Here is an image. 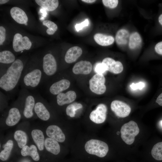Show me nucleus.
Segmentation results:
<instances>
[{
    "mask_svg": "<svg viewBox=\"0 0 162 162\" xmlns=\"http://www.w3.org/2000/svg\"><path fill=\"white\" fill-rule=\"evenodd\" d=\"M76 97V93L74 91L70 90L65 93L62 92L56 95V103L59 106H62L73 102Z\"/></svg>",
    "mask_w": 162,
    "mask_h": 162,
    "instance_id": "obj_16",
    "label": "nucleus"
},
{
    "mask_svg": "<svg viewBox=\"0 0 162 162\" xmlns=\"http://www.w3.org/2000/svg\"><path fill=\"white\" fill-rule=\"evenodd\" d=\"M37 4L48 11H52L58 7L59 2L57 0H35Z\"/></svg>",
    "mask_w": 162,
    "mask_h": 162,
    "instance_id": "obj_25",
    "label": "nucleus"
},
{
    "mask_svg": "<svg viewBox=\"0 0 162 162\" xmlns=\"http://www.w3.org/2000/svg\"><path fill=\"white\" fill-rule=\"evenodd\" d=\"M107 111V107L105 104H99L91 112L89 116L90 121L96 124L103 123L106 120Z\"/></svg>",
    "mask_w": 162,
    "mask_h": 162,
    "instance_id": "obj_11",
    "label": "nucleus"
},
{
    "mask_svg": "<svg viewBox=\"0 0 162 162\" xmlns=\"http://www.w3.org/2000/svg\"><path fill=\"white\" fill-rule=\"evenodd\" d=\"M139 128L137 123L133 121L123 124L120 129L121 137L122 140L127 144H133L135 137L139 133Z\"/></svg>",
    "mask_w": 162,
    "mask_h": 162,
    "instance_id": "obj_5",
    "label": "nucleus"
},
{
    "mask_svg": "<svg viewBox=\"0 0 162 162\" xmlns=\"http://www.w3.org/2000/svg\"><path fill=\"white\" fill-rule=\"evenodd\" d=\"M44 147L48 152L54 155H59L61 152V147L59 142L49 137L45 139Z\"/></svg>",
    "mask_w": 162,
    "mask_h": 162,
    "instance_id": "obj_20",
    "label": "nucleus"
},
{
    "mask_svg": "<svg viewBox=\"0 0 162 162\" xmlns=\"http://www.w3.org/2000/svg\"><path fill=\"white\" fill-rule=\"evenodd\" d=\"M145 86V84L143 82H140L137 83H133L130 85L131 88L134 90L139 89H142Z\"/></svg>",
    "mask_w": 162,
    "mask_h": 162,
    "instance_id": "obj_36",
    "label": "nucleus"
},
{
    "mask_svg": "<svg viewBox=\"0 0 162 162\" xmlns=\"http://www.w3.org/2000/svg\"><path fill=\"white\" fill-rule=\"evenodd\" d=\"M109 147L104 142L91 139L85 143L82 151L74 152L73 158L82 162H100L109 152Z\"/></svg>",
    "mask_w": 162,
    "mask_h": 162,
    "instance_id": "obj_1",
    "label": "nucleus"
},
{
    "mask_svg": "<svg viewBox=\"0 0 162 162\" xmlns=\"http://www.w3.org/2000/svg\"><path fill=\"white\" fill-rule=\"evenodd\" d=\"M46 84V91L52 95H57L68 89L70 85V81L66 78H62L58 80Z\"/></svg>",
    "mask_w": 162,
    "mask_h": 162,
    "instance_id": "obj_9",
    "label": "nucleus"
},
{
    "mask_svg": "<svg viewBox=\"0 0 162 162\" xmlns=\"http://www.w3.org/2000/svg\"><path fill=\"white\" fill-rule=\"evenodd\" d=\"M25 68L20 82L22 88L33 89L44 82V74L42 67L29 65Z\"/></svg>",
    "mask_w": 162,
    "mask_h": 162,
    "instance_id": "obj_3",
    "label": "nucleus"
},
{
    "mask_svg": "<svg viewBox=\"0 0 162 162\" xmlns=\"http://www.w3.org/2000/svg\"><path fill=\"white\" fill-rule=\"evenodd\" d=\"M41 67L44 74V82L54 75L57 70V64L54 56L51 54H46L43 57Z\"/></svg>",
    "mask_w": 162,
    "mask_h": 162,
    "instance_id": "obj_6",
    "label": "nucleus"
},
{
    "mask_svg": "<svg viewBox=\"0 0 162 162\" xmlns=\"http://www.w3.org/2000/svg\"><path fill=\"white\" fill-rule=\"evenodd\" d=\"M105 78L103 74H96L90 80L89 88L91 91L97 94H101L106 92Z\"/></svg>",
    "mask_w": 162,
    "mask_h": 162,
    "instance_id": "obj_10",
    "label": "nucleus"
},
{
    "mask_svg": "<svg viewBox=\"0 0 162 162\" xmlns=\"http://www.w3.org/2000/svg\"><path fill=\"white\" fill-rule=\"evenodd\" d=\"M158 21L162 25V14L158 17Z\"/></svg>",
    "mask_w": 162,
    "mask_h": 162,
    "instance_id": "obj_42",
    "label": "nucleus"
},
{
    "mask_svg": "<svg viewBox=\"0 0 162 162\" xmlns=\"http://www.w3.org/2000/svg\"><path fill=\"white\" fill-rule=\"evenodd\" d=\"M161 125L162 126V120L161 121Z\"/></svg>",
    "mask_w": 162,
    "mask_h": 162,
    "instance_id": "obj_44",
    "label": "nucleus"
},
{
    "mask_svg": "<svg viewBox=\"0 0 162 162\" xmlns=\"http://www.w3.org/2000/svg\"><path fill=\"white\" fill-rule=\"evenodd\" d=\"M25 24L26 25L27 24V23H26Z\"/></svg>",
    "mask_w": 162,
    "mask_h": 162,
    "instance_id": "obj_45",
    "label": "nucleus"
},
{
    "mask_svg": "<svg viewBox=\"0 0 162 162\" xmlns=\"http://www.w3.org/2000/svg\"><path fill=\"white\" fill-rule=\"evenodd\" d=\"M95 42L102 46H108L112 44L114 41V38L111 35H107L100 33L96 34L94 37Z\"/></svg>",
    "mask_w": 162,
    "mask_h": 162,
    "instance_id": "obj_23",
    "label": "nucleus"
},
{
    "mask_svg": "<svg viewBox=\"0 0 162 162\" xmlns=\"http://www.w3.org/2000/svg\"><path fill=\"white\" fill-rule=\"evenodd\" d=\"M10 13L12 17L18 23L25 24L28 21V17L25 12L18 7H14L12 8Z\"/></svg>",
    "mask_w": 162,
    "mask_h": 162,
    "instance_id": "obj_18",
    "label": "nucleus"
},
{
    "mask_svg": "<svg viewBox=\"0 0 162 162\" xmlns=\"http://www.w3.org/2000/svg\"><path fill=\"white\" fill-rule=\"evenodd\" d=\"M6 30L2 26H0V45H1L5 40Z\"/></svg>",
    "mask_w": 162,
    "mask_h": 162,
    "instance_id": "obj_37",
    "label": "nucleus"
},
{
    "mask_svg": "<svg viewBox=\"0 0 162 162\" xmlns=\"http://www.w3.org/2000/svg\"><path fill=\"white\" fill-rule=\"evenodd\" d=\"M15 56L11 51L4 50L0 52V62L3 64H10L16 60Z\"/></svg>",
    "mask_w": 162,
    "mask_h": 162,
    "instance_id": "obj_29",
    "label": "nucleus"
},
{
    "mask_svg": "<svg viewBox=\"0 0 162 162\" xmlns=\"http://www.w3.org/2000/svg\"><path fill=\"white\" fill-rule=\"evenodd\" d=\"M43 24L48 28L46 30L47 33L49 35L53 34L58 29L56 24L50 20H45L43 22Z\"/></svg>",
    "mask_w": 162,
    "mask_h": 162,
    "instance_id": "obj_32",
    "label": "nucleus"
},
{
    "mask_svg": "<svg viewBox=\"0 0 162 162\" xmlns=\"http://www.w3.org/2000/svg\"><path fill=\"white\" fill-rule=\"evenodd\" d=\"M32 45V43L27 37H22L19 33H17L14 35L13 41V46L15 52H21L22 53L24 50H29Z\"/></svg>",
    "mask_w": 162,
    "mask_h": 162,
    "instance_id": "obj_12",
    "label": "nucleus"
},
{
    "mask_svg": "<svg viewBox=\"0 0 162 162\" xmlns=\"http://www.w3.org/2000/svg\"><path fill=\"white\" fill-rule=\"evenodd\" d=\"M154 50L157 53L162 55V41L156 44L154 47Z\"/></svg>",
    "mask_w": 162,
    "mask_h": 162,
    "instance_id": "obj_38",
    "label": "nucleus"
},
{
    "mask_svg": "<svg viewBox=\"0 0 162 162\" xmlns=\"http://www.w3.org/2000/svg\"><path fill=\"white\" fill-rule=\"evenodd\" d=\"M32 139L39 151H42L44 147V136L43 132L38 129L32 130L31 133Z\"/></svg>",
    "mask_w": 162,
    "mask_h": 162,
    "instance_id": "obj_21",
    "label": "nucleus"
},
{
    "mask_svg": "<svg viewBox=\"0 0 162 162\" xmlns=\"http://www.w3.org/2000/svg\"><path fill=\"white\" fill-rule=\"evenodd\" d=\"M130 35L129 32L126 29H121L118 30L115 36L116 43L120 46L126 45L129 41Z\"/></svg>",
    "mask_w": 162,
    "mask_h": 162,
    "instance_id": "obj_24",
    "label": "nucleus"
},
{
    "mask_svg": "<svg viewBox=\"0 0 162 162\" xmlns=\"http://www.w3.org/2000/svg\"><path fill=\"white\" fill-rule=\"evenodd\" d=\"M82 105L79 103L74 102L68 105L66 108V115L70 117H75L76 111L82 107Z\"/></svg>",
    "mask_w": 162,
    "mask_h": 162,
    "instance_id": "obj_31",
    "label": "nucleus"
},
{
    "mask_svg": "<svg viewBox=\"0 0 162 162\" xmlns=\"http://www.w3.org/2000/svg\"><path fill=\"white\" fill-rule=\"evenodd\" d=\"M25 69L23 61L16 59L2 73L0 74V88L8 93L13 92L20 82Z\"/></svg>",
    "mask_w": 162,
    "mask_h": 162,
    "instance_id": "obj_2",
    "label": "nucleus"
},
{
    "mask_svg": "<svg viewBox=\"0 0 162 162\" xmlns=\"http://www.w3.org/2000/svg\"><path fill=\"white\" fill-rule=\"evenodd\" d=\"M102 63L106 66L107 71L113 74H120L123 70V66L121 62L116 61L111 58H104Z\"/></svg>",
    "mask_w": 162,
    "mask_h": 162,
    "instance_id": "obj_15",
    "label": "nucleus"
},
{
    "mask_svg": "<svg viewBox=\"0 0 162 162\" xmlns=\"http://www.w3.org/2000/svg\"><path fill=\"white\" fill-rule=\"evenodd\" d=\"M68 162H82V161L73 158V159L69 161Z\"/></svg>",
    "mask_w": 162,
    "mask_h": 162,
    "instance_id": "obj_41",
    "label": "nucleus"
},
{
    "mask_svg": "<svg viewBox=\"0 0 162 162\" xmlns=\"http://www.w3.org/2000/svg\"><path fill=\"white\" fill-rule=\"evenodd\" d=\"M82 52V50L80 47H72L67 51L64 56V61L68 63L74 62L81 55Z\"/></svg>",
    "mask_w": 162,
    "mask_h": 162,
    "instance_id": "obj_19",
    "label": "nucleus"
},
{
    "mask_svg": "<svg viewBox=\"0 0 162 162\" xmlns=\"http://www.w3.org/2000/svg\"><path fill=\"white\" fill-rule=\"evenodd\" d=\"M14 137L20 148H22L26 145L27 136L24 131L21 130H16L14 133Z\"/></svg>",
    "mask_w": 162,
    "mask_h": 162,
    "instance_id": "obj_27",
    "label": "nucleus"
},
{
    "mask_svg": "<svg viewBox=\"0 0 162 162\" xmlns=\"http://www.w3.org/2000/svg\"><path fill=\"white\" fill-rule=\"evenodd\" d=\"M92 69L91 63L88 61H81L76 63L72 68L73 73L76 74L87 75L91 72Z\"/></svg>",
    "mask_w": 162,
    "mask_h": 162,
    "instance_id": "obj_17",
    "label": "nucleus"
},
{
    "mask_svg": "<svg viewBox=\"0 0 162 162\" xmlns=\"http://www.w3.org/2000/svg\"><path fill=\"white\" fill-rule=\"evenodd\" d=\"M81 1L87 3H92L95 2L96 0H82Z\"/></svg>",
    "mask_w": 162,
    "mask_h": 162,
    "instance_id": "obj_40",
    "label": "nucleus"
},
{
    "mask_svg": "<svg viewBox=\"0 0 162 162\" xmlns=\"http://www.w3.org/2000/svg\"><path fill=\"white\" fill-rule=\"evenodd\" d=\"M152 157L158 160H162V142L155 144L151 150Z\"/></svg>",
    "mask_w": 162,
    "mask_h": 162,
    "instance_id": "obj_30",
    "label": "nucleus"
},
{
    "mask_svg": "<svg viewBox=\"0 0 162 162\" xmlns=\"http://www.w3.org/2000/svg\"><path fill=\"white\" fill-rule=\"evenodd\" d=\"M102 2L105 6L110 8H116L118 3V0H103Z\"/></svg>",
    "mask_w": 162,
    "mask_h": 162,
    "instance_id": "obj_33",
    "label": "nucleus"
},
{
    "mask_svg": "<svg viewBox=\"0 0 162 162\" xmlns=\"http://www.w3.org/2000/svg\"><path fill=\"white\" fill-rule=\"evenodd\" d=\"M142 42V39L140 34L137 32L132 33L130 35L128 46L131 49L134 50L139 47Z\"/></svg>",
    "mask_w": 162,
    "mask_h": 162,
    "instance_id": "obj_28",
    "label": "nucleus"
},
{
    "mask_svg": "<svg viewBox=\"0 0 162 162\" xmlns=\"http://www.w3.org/2000/svg\"><path fill=\"white\" fill-rule=\"evenodd\" d=\"M14 146L13 141L11 140H8L3 146V149L0 153V159L3 161L7 160L9 158Z\"/></svg>",
    "mask_w": 162,
    "mask_h": 162,
    "instance_id": "obj_26",
    "label": "nucleus"
},
{
    "mask_svg": "<svg viewBox=\"0 0 162 162\" xmlns=\"http://www.w3.org/2000/svg\"><path fill=\"white\" fill-rule=\"evenodd\" d=\"M46 133L49 137L60 143L64 142L66 139V136L61 128L56 125L49 126L46 129Z\"/></svg>",
    "mask_w": 162,
    "mask_h": 162,
    "instance_id": "obj_14",
    "label": "nucleus"
},
{
    "mask_svg": "<svg viewBox=\"0 0 162 162\" xmlns=\"http://www.w3.org/2000/svg\"><path fill=\"white\" fill-rule=\"evenodd\" d=\"M21 154L23 156H29L35 161H38L40 159L37 147L33 144L29 146L27 145L25 146L21 149Z\"/></svg>",
    "mask_w": 162,
    "mask_h": 162,
    "instance_id": "obj_22",
    "label": "nucleus"
},
{
    "mask_svg": "<svg viewBox=\"0 0 162 162\" xmlns=\"http://www.w3.org/2000/svg\"><path fill=\"white\" fill-rule=\"evenodd\" d=\"M23 116L27 119L32 118L34 114V108L35 103V96L27 89L22 88L18 98Z\"/></svg>",
    "mask_w": 162,
    "mask_h": 162,
    "instance_id": "obj_4",
    "label": "nucleus"
},
{
    "mask_svg": "<svg viewBox=\"0 0 162 162\" xmlns=\"http://www.w3.org/2000/svg\"><path fill=\"white\" fill-rule=\"evenodd\" d=\"M94 70L97 74H103L107 71L106 66L102 63H98L96 64Z\"/></svg>",
    "mask_w": 162,
    "mask_h": 162,
    "instance_id": "obj_34",
    "label": "nucleus"
},
{
    "mask_svg": "<svg viewBox=\"0 0 162 162\" xmlns=\"http://www.w3.org/2000/svg\"><path fill=\"white\" fill-rule=\"evenodd\" d=\"M13 105L8 110L5 120V124L9 127L16 125L22 117L21 106L18 98Z\"/></svg>",
    "mask_w": 162,
    "mask_h": 162,
    "instance_id": "obj_8",
    "label": "nucleus"
},
{
    "mask_svg": "<svg viewBox=\"0 0 162 162\" xmlns=\"http://www.w3.org/2000/svg\"><path fill=\"white\" fill-rule=\"evenodd\" d=\"M112 110L118 117L124 118L128 116L131 112L130 107L125 103L119 100L113 101L110 105Z\"/></svg>",
    "mask_w": 162,
    "mask_h": 162,
    "instance_id": "obj_13",
    "label": "nucleus"
},
{
    "mask_svg": "<svg viewBox=\"0 0 162 162\" xmlns=\"http://www.w3.org/2000/svg\"><path fill=\"white\" fill-rule=\"evenodd\" d=\"M9 1L8 0H0V4H4L8 2Z\"/></svg>",
    "mask_w": 162,
    "mask_h": 162,
    "instance_id": "obj_43",
    "label": "nucleus"
},
{
    "mask_svg": "<svg viewBox=\"0 0 162 162\" xmlns=\"http://www.w3.org/2000/svg\"><path fill=\"white\" fill-rule=\"evenodd\" d=\"M89 24V21L87 19H85V20L80 23L76 24L75 28L77 32L82 29L85 27L88 26Z\"/></svg>",
    "mask_w": 162,
    "mask_h": 162,
    "instance_id": "obj_35",
    "label": "nucleus"
},
{
    "mask_svg": "<svg viewBox=\"0 0 162 162\" xmlns=\"http://www.w3.org/2000/svg\"><path fill=\"white\" fill-rule=\"evenodd\" d=\"M35 96L34 113L41 120L45 121H48L51 118V114L47 103L40 95H35Z\"/></svg>",
    "mask_w": 162,
    "mask_h": 162,
    "instance_id": "obj_7",
    "label": "nucleus"
},
{
    "mask_svg": "<svg viewBox=\"0 0 162 162\" xmlns=\"http://www.w3.org/2000/svg\"><path fill=\"white\" fill-rule=\"evenodd\" d=\"M156 102L159 105L162 106V92L157 97Z\"/></svg>",
    "mask_w": 162,
    "mask_h": 162,
    "instance_id": "obj_39",
    "label": "nucleus"
}]
</instances>
